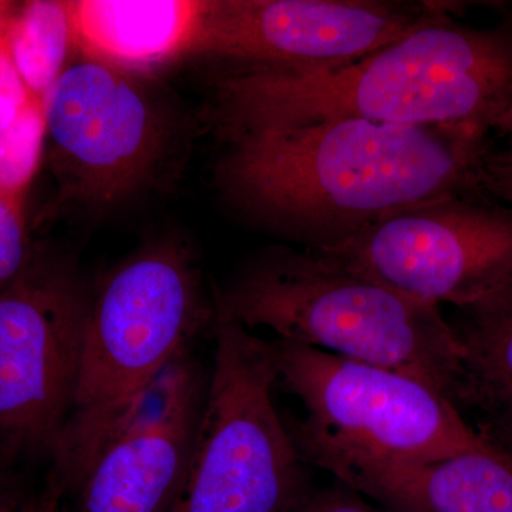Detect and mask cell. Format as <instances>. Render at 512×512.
I'll return each instance as SVG.
<instances>
[{"mask_svg": "<svg viewBox=\"0 0 512 512\" xmlns=\"http://www.w3.org/2000/svg\"><path fill=\"white\" fill-rule=\"evenodd\" d=\"M10 50L26 87L42 97L63 72L73 42L66 2H32L8 20Z\"/></svg>", "mask_w": 512, "mask_h": 512, "instance_id": "cell-15", "label": "cell"}, {"mask_svg": "<svg viewBox=\"0 0 512 512\" xmlns=\"http://www.w3.org/2000/svg\"><path fill=\"white\" fill-rule=\"evenodd\" d=\"M214 325V298L178 235L147 242L92 286L76 400L50 458L64 494H76L120 421Z\"/></svg>", "mask_w": 512, "mask_h": 512, "instance_id": "cell-4", "label": "cell"}, {"mask_svg": "<svg viewBox=\"0 0 512 512\" xmlns=\"http://www.w3.org/2000/svg\"><path fill=\"white\" fill-rule=\"evenodd\" d=\"M64 495L63 488L55 478L49 476L46 487L39 494L26 498L18 512H59Z\"/></svg>", "mask_w": 512, "mask_h": 512, "instance_id": "cell-21", "label": "cell"}, {"mask_svg": "<svg viewBox=\"0 0 512 512\" xmlns=\"http://www.w3.org/2000/svg\"><path fill=\"white\" fill-rule=\"evenodd\" d=\"M20 194L22 191L0 187V292L15 282L33 255Z\"/></svg>", "mask_w": 512, "mask_h": 512, "instance_id": "cell-17", "label": "cell"}, {"mask_svg": "<svg viewBox=\"0 0 512 512\" xmlns=\"http://www.w3.org/2000/svg\"><path fill=\"white\" fill-rule=\"evenodd\" d=\"M318 252L417 301L463 309L512 284V208L447 195L390 212Z\"/></svg>", "mask_w": 512, "mask_h": 512, "instance_id": "cell-9", "label": "cell"}, {"mask_svg": "<svg viewBox=\"0 0 512 512\" xmlns=\"http://www.w3.org/2000/svg\"><path fill=\"white\" fill-rule=\"evenodd\" d=\"M66 8L84 56L134 73L191 52L202 0H76Z\"/></svg>", "mask_w": 512, "mask_h": 512, "instance_id": "cell-13", "label": "cell"}, {"mask_svg": "<svg viewBox=\"0 0 512 512\" xmlns=\"http://www.w3.org/2000/svg\"><path fill=\"white\" fill-rule=\"evenodd\" d=\"M460 312L454 403L476 413L474 427L512 429V284Z\"/></svg>", "mask_w": 512, "mask_h": 512, "instance_id": "cell-14", "label": "cell"}, {"mask_svg": "<svg viewBox=\"0 0 512 512\" xmlns=\"http://www.w3.org/2000/svg\"><path fill=\"white\" fill-rule=\"evenodd\" d=\"M456 2L204 0L194 55L238 66L325 70L402 39Z\"/></svg>", "mask_w": 512, "mask_h": 512, "instance_id": "cell-10", "label": "cell"}, {"mask_svg": "<svg viewBox=\"0 0 512 512\" xmlns=\"http://www.w3.org/2000/svg\"><path fill=\"white\" fill-rule=\"evenodd\" d=\"M490 137L466 126L320 121L225 140L214 177L247 220L318 251L400 208L478 194Z\"/></svg>", "mask_w": 512, "mask_h": 512, "instance_id": "cell-1", "label": "cell"}, {"mask_svg": "<svg viewBox=\"0 0 512 512\" xmlns=\"http://www.w3.org/2000/svg\"><path fill=\"white\" fill-rule=\"evenodd\" d=\"M214 363L184 481L170 512H288L311 491L278 413L274 342L215 319Z\"/></svg>", "mask_w": 512, "mask_h": 512, "instance_id": "cell-5", "label": "cell"}, {"mask_svg": "<svg viewBox=\"0 0 512 512\" xmlns=\"http://www.w3.org/2000/svg\"><path fill=\"white\" fill-rule=\"evenodd\" d=\"M278 384L305 416L286 421L303 460L322 453L426 460L481 447L456 404L387 367L274 340Z\"/></svg>", "mask_w": 512, "mask_h": 512, "instance_id": "cell-6", "label": "cell"}, {"mask_svg": "<svg viewBox=\"0 0 512 512\" xmlns=\"http://www.w3.org/2000/svg\"><path fill=\"white\" fill-rule=\"evenodd\" d=\"M464 9L456 2L336 69L232 67L212 83L202 120L222 141L343 119L493 134L512 110V15L473 26L457 19Z\"/></svg>", "mask_w": 512, "mask_h": 512, "instance_id": "cell-2", "label": "cell"}, {"mask_svg": "<svg viewBox=\"0 0 512 512\" xmlns=\"http://www.w3.org/2000/svg\"><path fill=\"white\" fill-rule=\"evenodd\" d=\"M45 131L42 97H30L13 123L0 133V187L23 191L35 171Z\"/></svg>", "mask_w": 512, "mask_h": 512, "instance_id": "cell-16", "label": "cell"}, {"mask_svg": "<svg viewBox=\"0 0 512 512\" xmlns=\"http://www.w3.org/2000/svg\"><path fill=\"white\" fill-rule=\"evenodd\" d=\"M0 160H2V147H0Z\"/></svg>", "mask_w": 512, "mask_h": 512, "instance_id": "cell-24", "label": "cell"}, {"mask_svg": "<svg viewBox=\"0 0 512 512\" xmlns=\"http://www.w3.org/2000/svg\"><path fill=\"white\" fill-rule=\"evenodd\" d=\"M485 443L503 453L512 461V429H497V427H474Z\"/></svg>", "mask_w": 512, "mask_h": 512, "instance_id": "cell-23", "label": "cell"}, {"mask_svg": "<svg viewBox=\"0 0 512 512\" xmlns=\"http://www.w3.org/2000/svg\"><path fill=\"white\" fill-rule=\"evenodd\" d=\"M25 501L16 481V471L0 464V512H18Z\"/></svg>", "mask_w": 512, "mask_h": 512, "instance_id": "cell-22", "label": "cell"}, {"mask_svg": "<svg viewBox=\"0 0 512 512\" xmlns=\"http://www.w3.org/2000/svg\"><path fill=\"white\" fill-rule=\"evenodd\" d=\"M305 463L329 471L384 512H512V461L485 441L426 460L322 453Z\"/></svg>", "mask_w": 512, "mask_h": 512, "instance_id": "cell-12", "label": "cell"}, {"mask_svg": "<svg viewBox=\"0 0 512 512\" xmlns=\"http://www.w3.org/2000/svg\"><path fill=\"white\" fill-rule=\"evenodd\" d=\"M478 194L512 208V110L491 134L477 170Z\"/></svg>", "mask_w": 512, "mask_h": 512, "instance_id": "cell-18", "label": "cell"}, {"mask_svg": "<svg viewBox=\"0 0 512 512\" xmlns=\"http://www.w3.org/2000/svg\"><path fill=\"white\" fill-rule=\"evenodd\" d=\"M36 96L30 92L13 62L8 36V19L0 18V133L18 116L22 107Z\"/></svg>", "mask_w": 512, "mask_h": 512, "instance_id": "cell-19", "label": "cell"}, {"mask_svg": "<svg viewBox=\"0 0 512 512\" xmlns=\"http://www.w3.org/2000/svg\"><path fill=\"white\" fill-rule=\"evenodd\" d=\"M288 512H384L366 503L348 485L339 483L332 488L309 491L295 507Z\"/></svg>", "mask_w": 512, "mask_h": 512, "instance_id": "cell-20", "label": "cell"}, {"mask_svg": "<svg viewBox=\"0 0 512 512\" xmlns=\"http://www.w3.org/2000/svg\"><path fill=\"white\" fill-rule=\"evenodd\" d=\"M212 298L215 319L416 377L454 403L460 346L440 306L335 256L284 245L262 249Z\"/></svg>", "mask_w": 512, "mask_h": 512, "instance_id": "cell-3", "label": "cell"}, {"mask_svg": "<svg viewBox=\"0 0 512 512\" xmlns=\"http://www.w3.org/2000/svg\"><path fill=\"white\" fill-rule=\"evenodd\" d=\"M59 195L67 210L103 217L156 183L178 121L133 72L84 56L42 96Z\"/></svg>", "mask_w": 512, "mask_h": 512, "instance_id": "cell-7", "label": "cell"}, {"mask_svg": "<svg viewBox=\"0 0 512 512\" xmlns=\"http://www.w3.org/2000/svg\"><path fill=\"white\" fill-rule=\"evenodd\" d=\"M210 370L174 363L120 421L77 488V512H170L190 461Z\"/></svg>", "mask_w": 512, "mask_h": 512, "instance_id": "cell-11", "label": "cell"}, {"mask_svg": "<svg viewBox=\"0 0 512 512\" xmlns=\"http://www.w3.org/2000/svg\"><path fill=\"white\" fill-rule=\"evenodd\" d=\"M92 286L67 255L33 252L0 292V464L52 458L76 400Z\"/></svg>", "mask_w": 512, "mask_h": 512, "instance_id": "cell-8", "label": "cell"}]
</instances>
